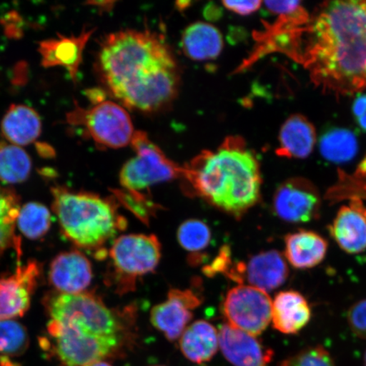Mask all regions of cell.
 Segmentation results:
<instances>
[{"mask_svg": "<svg viewBox=\"0 0 366 366\" xmlns=\"http://www.w3.org/2000/svg\"><path fill=\"white\" fill-rule=\"evenodd\" d=\"M98 66L104 84L127 108L157 112L170 104L179 89L176 59L162 36L150 30L108 35Z\"/></svg>", "mask_w": 366, "mask_h": 366, "instance_id": "obj_1", "label": "cell"}, {"mask_svg": "<svg viewBox=\"0 0 366 366\" xmlns=\"http://www.w3.org/2000/svg\"><path fill=\"white\" fill-rule=\"evenodd\" d=\"M305 31L304 61L315 82L340 94L366 91V0L325 4Z\"/></svg>", "mask_w": 366, "mask_h": 366, "instance_id": "obj_2", "label": "cell"}, {"mask_svg": "<svg viewBox=\"0 0 366 366\" xmlns=\"http://www.w3.org/2000/svg\"><path fill=\"white\" fill-rule=\"evenodd\" d=\"M48 335L63 366L103 360L119 345L120 324L97 296L56 292L46 299Z\"/></svg>", "mask_w": 366, "mask_h": 366, "instance_id": "obj_3", "label": "cell"}, {"mask_svg": "<svg viewBox=\"0 0 366 366\" xmlns=\"http://www.w3.org/2000/svg\"><path fill=\"white\" fill-rule=\"evenodd\" d=\"M183 178L209 204L239 217L257 204L262 175L255 155L240 137H227L183 167Z\"/></svg>", "mask_w": 366, "mask_h": 366, "instance_id": "obj_4", "label": "cell"}, {"mask_svg": "<svg viewBox=\"0 0 366 366\" xmlns=\"http://www.w3.org/2000/svg\"><path fill=\"white\" fill-rule=\"evenodd\" d=\"M53 209L64 236L82 249L103 246L127 226L109 199L98 195L54 187Z\"/></svg>", "mask_w": 366, "mask_h": 366, "instance_id": "obj_5", "label": "cell"}, {"mask_svg": "<svg viewBox=\"0 0 366 366\" xmlns=\"http://www.w3.org/2000/svg\"><path fill=\"white\" fill-rule=\"evenodd\" d=\"M135 155L122 167L120 182L125 190L134 194L160 182L183 176V167L169 159L144 132L137 131L132 142Z\"/></svg>", "mask_w": 366, "mask_h": 366, "instance_id": "obj_6", "label": "cell"}, {"mask_svg": "<svg viewBox=\"0 0 366 366\" xmlns=\"http://www.w3.org/2000/svg\"><path fill=\"white\" fill-rule=\"evenodd\" d=\"M272 307V300L267 292L241 285L227 292L222 313L229 326L257 337L271 322Z\"/></svg>", "mask_w": 366, "mask_h": 366, "instance_id": "obj_7", "label": "cell"}, {"mask_svg": "<svg viewBox=\"0 0 366 366\" xmlns=\"http://www.w3.org/2000/svg\"><path fill=\"white\" fill-rule=\"evenodd\" d=\"M80 114L92 139L104 147L124 148L134 140L137 131L130 114L117 103L102 100Z\"/></svg>", "mask_w": 366, "mask_h": 366, "instance_id": "obj_8", "label": "cell"}, {"mask_svg": "<svg viewBox=\"0 0 366 366\" xmlns=\"http://www.w3.org/2000/svg\"><path fill=\"white\" fill-rule=\"evenodd\" d=\"M109 257L117 277L124 282L154 272L162 257V245L154 235H124L114 240Z\"/></svg>", "mask_w": 366, "mask_h": 366, "instance_id": "obj_9", "label": "cell"}, {"mask_svg": "<svg viewBox=\"0 0 366 366\" xmlns=\"http://www.w3.org/2000/svg\"><path fill=\"white\" fill-rule=\"evenodd\" d=\"M320 198L315 187L304 179H291L278 187L273 198V210L282 221L299 224L319 216Z\"/></svg>", "mask_w": 366, "mask_h": 366, "instance_id": "obj_10", "label": "cell"}, {"mask_svg": "<svg viewBox=\"0 0 366 366\" xmlns=\"http://www.w3.org/2000/svg\"><path fill=\"white\" fill-rule=\"evenodd\" d=\"M40 272L39 264L31 260L11 276L0 278V320L22 317L27 312Z\"/></svg>", "mask_w": 366, "mask_h": 366, "instance_id": "obj_11", "label": "cell"}, {"mask_svg": "<svg viewBox=\"0 0 366 366\" xmlns=\"http://www.w3.org/2000/svg\"><path fill=\"white\" fill-rule=\"evenodd\" d=\"M200 305L201 300L194 292L172 290L167 300L151 310V323L168 340H179L193 318V310Z\"/></svg>", "mask_w": 366, "mask_h": 366, "instance_id": "obj_12", "label": "cell"}, {"mask_svg": "<svg viewBox=\"0 0 366 366\" xmlns=\"http://www.w3.org/2000/svg\"><path fill=\"white\" fill-rule=\"evenodd\" d=\"M227 276L237 282L246 281L249 286L267 292L277 290L286 282L288 268L280 252L269 250L253 256L246 264H237L229 269Z\"/></svg>", "mask_w": 366, "mask_h": 366, "instance_id": "obj_13", "label": "cell"}, {"mask_svg": "<svg viewBox=\"0 0 366 366\" xmlns=\"http://www.w3.org/2000/svg\"><path fill=\"white\" fill-rule=\"evenodd\" d=\"M49 280L61 294H81L93 280L91 262L79 251L64 252L50 264Z\"/></svg>", "mask_w": 366, "mask_h": 366, "instance_id": "obj_14", "label": "cell"}, {"mask_svg": "<svg viewBox=\"0 0 366 366\" xmlns=\"http://www.w3.org/2000/svg\"><path fill=\"white\" fill-rule=\"evenodd\" d=\"M219 347L227 360L234 366H268L272 351L256 337L224 324L219 327Z\"/></svg>", "mask_w": 366, "mask_h": 366, "instance_id": "obj_15", "label": "cell"}, {"mask_svg": "<svg viewBox=\"0 0 366 366\" xmlns=\"http://www.w3.org/2000/svg\"><path fill=\"white\" fill-rule=\"evenodd\" d=\"M331 235L349 254L366 249V209L360 203L342 206L330 227Z\"/></svg>", "mask_w": 366, "mask_h": 366, "instance_id": "obj_16", "label": "cell"}, {"mask_svg": "<svg viewBox=\"0 0 366 366\" xmlns=\"http://www.w3.org/2000/svg\"><path fill=\"white\" fill-rule=\"evenodd\" d=\"M311 309L305 297L296 291L279 292L272 301V320L277 331L291 335L310 322Z\"/></svg>", "mask_w": 366, "mask_h": 366, "instance_id": "obj_17", "label": "cell"}, {"mask_svg": "<svg viewBox=\"0 0 366 366\" xmlns=\"http://www.w3.org/2000/svg\"><path fill=\"white\" fill-rule=\"evenodd\" d=\"M327 248V240L315 232L300 230L285 237L286 258L296 269L317 267L326 257Z\"/></svg>", "mask_w": 366, "mask_h": 366, "instance_id": "obj_18", "label": "cell"}, {"mask_svg": "<svg viewBox=\"0 0 366 366\" xmlns=\"http://www.w3.org/2000/svg\"><path fill=\"white\" fill-rule=\"evenodd\" d=\"M182 49L193 61H206L217 59L221 54L224 41L221 31L209 23H193L183 31Z\"/></svg>", "mask_w": 366, "mask_h": 366, "instance_id": "obj_19", "label": "cell"}, {"mask_svg": "<svg viewBox=\"0 0 366 366\" xmlns=\"http://www.w3.org/2000/svg\"><path fill=\"white\" fill-rule=\"evenodd\" d=\"M92 31L79 36L44 41L40 44V52L45 66H61L66 67L73 79H76L81 61L82 52Z\"/></svg>", "mask_w": 366, "mask_h": 366, "instance_id": "obj_20", "label": "cell"}, {"mask_svg": "<svg viewBox=\"0 0 366 366\" xmlns=\"http://www.w3.org/2000/svg\"><path fill=\"white\" fill-rule=\"evenodd\" d=\"M180 349L195 364L212 360L219 349V332L213 325L200 320L185 329L180 337Z\"/></svg>", "mask_w": 366, "mask_h": 366, "instance_id": "obj_21", "label": "cell"}, {"mask_svg": "<svg viewBox=\"0 0 366 366\" xmlns=\"http://www.w3.org/2000/svg\"><path fill=\"white\" fill-rule=\"evenodd\" d=\"M41 128L39 114L23 104L11 105L1 124L4 137L19 147L34 143L41 134Z\"/></svg>", "mask_w": 366, "mask_h": 366, "instance_id": "obj_22", "label": "cell"}, {"mask_svg": "<svg viewBox=\"0 0 366 366\" xmlns=\"http://www.w3.org/2000/svg\"><path fill=\"white\" fill-rule=\"evenodd\" d=\"M280 151L287 157L306 158L312 152L315 134L312 125L300 116L290 117L279 134Z\"/></svg>", "mask_w": 366, "mask_h": 366, "instance_id": "obj_23", "label": "cell"}, {"mask_svg": "<svg viewBox=\"0 0 366 366\" xmlns=\"http://www.w3.org/2000/svg\"><path fill=\"white\" fill-rule=\"evenodd\" d=\"M20 209L19 196L0 186V258L10 249H16L20 254L21 242L16 234Z\"/></svg>", "mask_w": 366, "mask_h": 366, "instance_id": "obj_24", "label": "cell"}, {"mask_svg": "<svg viewBox=\"0 0 366 366\" xmlns=\"http://www.w3.org/2000/svg\"><path fill=\"white\" fill-rule=\"evenodd\" d=\"M319 149L328 162L346 163L355 157L359 144L353 132L345 128H332L320 137Z\"/></svg>", "mask_w": 366, "mask_h": 366, "instance_id": "obj_25", "label": "cell"}, {"mask_svg": "<svg viewBox=\"0 0 366 366\" xmlns=\"http://www.w3.org/2000/svg\"><path fill=\"white\" fill-rule=\"evenodd\" d=\"M31 162L29 155L19 146L0 147V181L8 184L25 182L30 176Z\"/></svg>", "mask_w": 366, "mask_h": 366, "instance_id": "obj_26", "label": "cell"}, {"mask_svg": "<svg viewBox=\"0 0 366 366\" xmlns=\"http://www.w3.org/2000/svg\"><path fill=\"white\" fill-rule=\"evenodd\" d=\"M16 225L27 239H40L47 234L51 227V214L42 204H26L20 209Z\"/></svg>", "mask_w": 366, "mask_h": 366, "instance_id": "obj_27", "label": "cell"}, {"mask_svg": "<svg viewBox=\"0 0 366 366\" xmlns=\"http://www.w3.org/2000/svg\"><path fill=\"white\" fill-rule=\"evenodd\" d=\"M26 328L14 320H0V355L20 356L29 346Z\"/></svg>", "mask_w": 366, "mask_h": 366, "instance_id": "obj_28", "label": "cell"}, {"mask_svg": "<svg viewBox=\"0 0 366 366\" xmlns=\"http://www.w3.org/2000/svg\"><path fill=\"white\" fill-rule=\"evenodd\" d=\"M210 239L212 231L207 224L200 219H187L178 227V242L183 249L192 253H198L207 248Z\"/></svg>", "mask_w": 366, "mask_h": 366, "instance_id": "obj_29", "label": "cell"}, {"mask_svg": "<svg viewBox=\"0 0 366 366\" xmlns=\"http://www.w3.org/2000/svg\"><path fill=\"white\" fill-rule=\"evenodd\" d=\"M280 366H336L328 352L320 346L310 347L283 361Z\"/></svg>", "mask_w": 366, "mask_h": 366, "instance_id": "obj_30", "label": "cell"}, {"mask_svg": "<svg viewBox=\"0 0 366 366\" xmlns=\"http://www.w3.org/2000/svg\"><path fill=\"white\" fill-rule=\"evenodd\" d=\"M117 198L131 210L142 221L148 223L151 214L154 212L155 206L141 194L130 193L127 191L114 192Z\"/></svg>", "mask_w": 366, "mask_h": 366, "instance_id": "obj_31", "label": "cell"}, {"mask_svg": "<svg viewBox=\"0 0 366 366\" xmlns=\"http://www.w3.org/2000/svg\"><path fill=\"white\" fill-rule=\"evenodd\" d=\"M347 322L357 337L366 340V300L352 306L347 312Z\"/></svg>", "mask_w": 366, "mask_h": 366, "instance_id": "obj_32", "label": "cell"}, {"mask_svg": "<svg viewBox=\"0 0 366 366\" xmlns=\"http://www.w3.org/2000/svg\"><path fill=\"white\" fill-rule=\"evenodd\" d=\"M263 2L262 1H224L223 6L237 15L247 16L257 11Z\"/></svg>", "mask_w": 366, "mask_h": 366, "instance_id": "obj_33", "label": "cell"}, {"mask_svg": "<svg viewBox=\"0 0 366 366\" xmlns=\"http://www.w3.org/2000/svg\"><path fill=\"white\" fill-rule=\"evenodd\" d=\"M263 4L269 11L283 16H292L300 9V3L297 1H268Z\"/></svg>", "mask_w": 366, "mask_h": 366, "instance_id": "obj_34", "label": "cell"}, {"mask_svg": "<svg viewBox=\"0 0 366 366\" xmlns=\"http://www.w3.org/2000/svg\"><path fill=\"white\" fill-rule=\"evenodd\" d=\"M353 114L360 129L366 132V94H360L355 99Z\"/></svg>", "mask_w": 366, "mask_h": 366, "instance_id": "obj_35", "label": "cell"}, {"mask_svg": "<svg viewBox=\"0 0 366 366\" xmlns=\"http://www.w3.org/2000/svg\"><path fill=\"white\" fill-rule=\"evenodd\" d=\"M85 366H112L111 364L107 362V361L99 360L96 361V362L91 363L89 365H86Z\"/></svg>", "mask_w": 366, "mask_h": 366, "instance_id": "obj_36", "label": "cell"}, {"mask_svg": "<svg viewBox=\"0 0 366 366\" xmlns=\"http://www.w3.org/2000/svg\"><path fill=\"white\" fill-rule=\"evenodd\" d=\"M364 362H365V366H366V352L365 354Z\"/></svg>", "mask_w": 366, "mask_h": 366, "instance_id": "obj_37", "label": "cell"}, {"mask_svg": "<svg viewBox=\"0 0 366 366\" xmlns=\"http://www.w3.org/2000/svg\"><path fill=\"white\" fill-rule=\"evenodd\" d=\"M152 366H166V365H152Z\"/></svg>", "mask_w": 366, "mask_h": 366, "instance_id": "obj_38", "label": "cell"}]
</instances>
